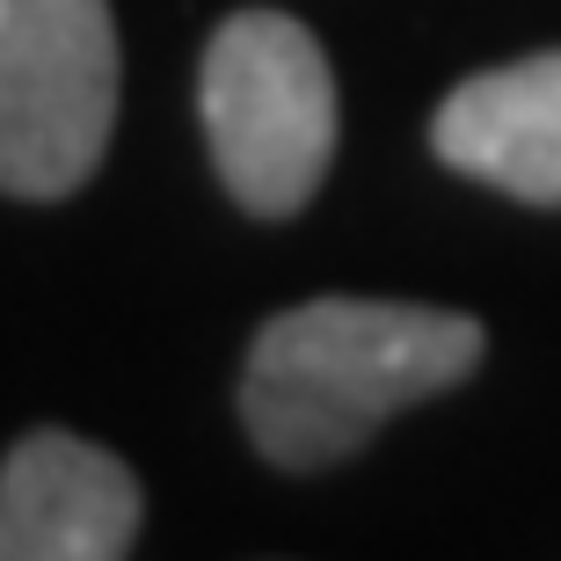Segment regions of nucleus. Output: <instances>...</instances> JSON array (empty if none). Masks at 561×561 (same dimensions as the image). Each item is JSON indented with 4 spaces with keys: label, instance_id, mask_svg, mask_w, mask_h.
Segmentation results:
<instances>
[{
    "label": "nucleus",
    "instance_id": "obj_1",
    "mask_svg": "<svg viewBox=\"0 0 561 561\" xmlns=\"http://www.w3.org/2000/svg\"><path fill=\"white\" fill-rule=\"evenodd\" d=\"M481 321L401 299H307L263 321L241 373V423L277 467L351 459L387 416L481 365Z\"/></svg>",
    "mask_w": 561,
    "mask_h": 561
},
{
    "label": "nucleus",
    "instance_id": "obj_2",
    "mask_svg": "<svg viewBox=\"0 0 561 561\" xmlns=\"http://www.w3.org/2000/svg\"><path fill=\"white\" fill-rule=\"evenodd\" d=\"M219 183L255 219H291L335 161V73L307 22L241 8L219 22L197 73Z\"/></svg>",
    "mask_w": 561,
    "mask_h": 561
},
{
    "label": "nucleus",
    "instance_id": "obj_3",
    "mask_svg": "<svg viewBox=\"0 0 561 561\" xmlns=\"http://www.w3.org/2000/svg\"><path fill=\"white\" fill-rule=\"evenodd\" d=\"M117 125L110 0H0V190L73 197Z\"/></svg>",
    "mask_w": 561,
    "mask_h": 561
},
{
    "label": "nucleus",
    "instance_id": "obj_4",
    "mask_svg": "<svg viewBox=\"0 0 561 561\" xmlns=\"http://www.w3.org/2000/svg\"><path fill=\"white\" fill-rule=\"evenodd\" d=\"M139 540V481L73 431H30L0 467V561H117Z\"/></svg>",
    "mask_w": 561,
    "mask_h": 561
},
{
    "label": "nucleus",
    "instance_id": "obj_5",
    "mask_svg": "<svg viewBox=\"0 0 561 561\" xmlns=\"http://www.w3.org/2000/svg\"><path fill=\"white\" fill-rule=\"evenodd\" d=\"M431 146L474 183H496L525 205H561V51L459 81L431 117Z\"/></svg>",
    "mask_w": 561,
    "mask_h": 561
}]
</instances>
